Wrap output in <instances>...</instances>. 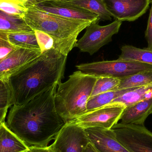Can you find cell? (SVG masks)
<instances>
[{
    "mask_svg": "<svg viewBox=\"0 0 152 152\" xmlns=\"http://www.w3.org/2000/svg\"><path fill=\"white\" fill-rule=\"evenodd\" d=\"M58 84L21 105H12L5 125L28 146L47 147L65 122L55 108Z\"/></svg>",
    "mask_w": 152,
    "mask_h": 152,
    "instance_id": "obj_1",
    "label": "cell"
},
{
    "mask_svg": "<svg viewBox=\"0 0 152 152\" xmlns=\"http://www.w3.org/2000/svg\"><path fill=\"white\" fill-rule=\"evenodd\" d=\"M67 56L54 49L40 57L7 79L12 105H21L61 82Z\"/></svg>",
    "mask_w": 152,
    "mask_h": 152,
    "instance_id": "obj_2",
    "label": "cell"
},
{
    "mask_svg": "<svg viewBox=\"0 0 152 152\" xmlns=\"http://www.w3.org/2000/svg\"><path fill=\"white\" fill-rule=\"evenodd\" d=\"M24 19L34 31H42L54 39V49L68 56L75 46L80 33L92 22L68 18L33 7L27 8Z\"/></svg>",
    "mask_w": 152,
    "mask_h": 152,
    "instance_id": "obj_3",
    "label": "cell"
},
{
    "mask_svg": "<svg viewBox=\"0 0 152 152\" xmlns=\"http://www.w3.org/2000/svg\"><path fill=\"white\" fill-rule=\"evenodd\" d=\"M98 77L80 70L58 85L54 103L56 110L65 123L71 122L87 112V104Z\"/></svg>",
    "mask_w": 152,
    "mask_h": 152,
    "instance_id": "obj_4",
    "label": "cell"
},
{
    "mask_svg": "<svg viewBox=\"0 0 152 152\" xmlns=\"http://www.w3.org/2000/svg\"><path fill=\"white\" fill-rule=\"evenodd\" d=\"M76 67L85 74L95 77L120 78L152 69V66L134 61L117 59L84 63Z\"/></svg>",
    "mask_w": 152,
    "mask_h": 152,
    "instance_id": "obj_5",
    "label": "cell"
},
{
    "mask_svg": "<svg viewBox=\"0 0 152 152\" xmlns=\"http://www.w3.org/2000/svg\"><path fill=\"white\" fill-rule=\"evenodd\" d=\"M121 24V21L117 20L103 26H100L98 22H92L86 28L85 34L77 40L75 47L82 52L93 55L111 42L113 36L118 33Z\"/></svg>",
    "mask_w": 152,
    "mask_h": 152,
    "instance_id": "obj_6",
    "label": "cell"
},
{
    "mask_svg": "<svg viewBox=\"0 0 152 152\" xmlns=\"http://www.w3.org/2000/svg\"><path fill=\"white\" fill-rule=\"evenodd\" d=\"M118 141L130 152H152V132L144 125L118 122L111 129Z\"/></svg>",
    "mask_w": 152,
    "mask_h": 152,
    "instance_id": "obj_7",
    "label": "cell"
},
{
    "mask_svg": "<svg viewBox=\"0 0 152 152\" xmlns=\"http://www.w3.org/2000/svg\"><path fill=\"white\" fill-rule=\"evenodd\" d=\"M26 7H33L68 18L91 22L100 21L98 15L70 3L68 0H42L28 4Z\"/></svg>",
    "mask_w": 152,
    "mask_h": 152,
    "instance_id": "obj_8",
    "label": "cell"
},
{
    "mask_svg": "<svg viewBox=\"0 0 152 152\" xmlns=\"http://www.w3.org/2000/svg\"><path fill=\"white\" fill-rule=\"evenodd\" d=\"M50 146L54 152H83L90 142L85 129L74 121L65 123Z\"/></svg>",
    "mask_w": 152,
    "mask_h": 152,
    "instance_id": "obj_9",
    "label": "cell"
},
{
    "mask_svg": "<svg viewBox=\"0 0 152 152\" xmlns=\"http://www.w3.org/2000/svg\"><path fill=\"white\" fill-rule=\"evenodd\" d=\"M125 109L119 105H107L86 112L73 121L85 129L91 128L111 129L119 121Z\"/></svg>",
    "mask_w": 152,
    "mask_h": 152,
    "instance_id": "obj_10",
    "label": "cell"
},
{
    "mask_svg": "<svg viewBox=\"0 0 152 152\" xmlns=\"http://www.w3.org/2000/svg\"><path fill=\"white\" fill-rule=\"evenodd\" d=\"M113 18L120 21H133L143 15L149 8L150 0H104Z\"/></svg>",
    "mask_w": 152,
    "mask_h": 152,
    "instance_id": "obj_11",
    "label": "cell"
},
{
    "mask_svg": "<svg viewBox=\"0 0 152 152\" xmlns=\"http://www.w3.org/2000/svg\"><path fill=\"white\" fill-rule=\"evenodd\" d=\"M42 54L41 50L18 49L0 59V80H7L29 65Z\"/></svg>",
    "mask_w": 152,
    "mask_h": 152,
    "instance_id": "obj_12",
    "label": "cell"
},
{
    "mask_svg": "<svg viewBox=\"0 0 152 152\" xmlns=\"http://www.w3.org/2000/svg\"><path fill=\"white\" fill-rule=\"evenodd\" d=\"M89 142L99 152H130L116 138L112 129H85Z\"/></svg>",
    "mask_w": 152,
    "mask_h": 152,
    "instance_id": "obj_13",
    "label": "cell"
},
{
    "mask_svg": "<svg viewBox=\"0 0 152 152\" xmlns=\"http://www.w3.org/2000/svg\"><path fill=\"white\" fill-rule=\"evenodd\" d=\"M152 114V96L124 109L121 117L122 124L144 125L145 120Z\"/></svg>",
    "mask_w": 152,
    "mask_h": 152,
    "instance_id": "obj_14",
    "label": "cell"
},
{
    "mask_svg": "<svg viewBox=\"0 0 152 152\" xmlns=\"http://www.w3.org/2000/svg\"><path fill=\"white\" fill-rule=\"evenodd\" d=\"M29 151L28 146L5 125L0 124V152H25Z\"/></svg>",
    "mask_w": 152,
    "mask_h": 152,
    "instance_id": "obj_15",
    "label": "cell"
},
{
    "mask_svg": "<svg viewBox=\"0 0 152 152\" xmlns=\"http://www.w3.org/2000/svg\"><path fill=\"white\" fill-rule=\"evenodd\" d=\"M152 96V83L128 91L113 100L107 105H119L126 108L149 98Z\"/></svg>",
    "mask_w": 152,
    "mask_h": 152,
    "instance_id": "obj_16",
    "label": "cell"
},
{
    "mask_svg": "<svg viewBox=\"0 0 152 152\" xmlns=\"http://www.w3.org/2000/svg\"><path fill=\"white\" fill-rule=\"evenodd\" d=\"M0 30L6 32H34L24 18L0 10Z\"/></svg>",
    "mask_w": 152,
    "mask_h": 152,
    "instance_id": "obj_17",
    "label": "cell"
},
{
    "mask_svg": "<svg viewBox=\"0 0 152 152\" xmlns=\"http://www.w3.org/2000/svg\"><path fill=\"white\" fill-rule=\"evenodd\" d=\"M9 42L18 49L41 50L35 32H7Z\"/></svg>",
    "mask_w": 152,
    "mask_h": 152,
    "instance_id": "obj_18",
    "label": "cell"
},
{
    "mask_svg": "<svg viewBox=\"0 0 152 152\" xmlns=\"http://www.w3.org/2000/svg\"><path fill=\"white\" fill-rule=\"evenodd\" d=\"M121 53L118 59L139 61L152 66V50L140 49L133 45L121 47Z\"/></svg>",
    "mask_w": 152,
    "mask_h": 152,
    "instance_id": "obj_19",
    "label": "cell"
},
{
    "mask_svg": "<svg viewBox=\"0 0 152 152\" xmlns=\"http://www.w3.org/2000/svg\"><path fill=\"white\" fill-rule=\"evenodd\" d=\"M120 83L116 90L137 88L152 83V68L140 71L134 75L120 77Z\"/></svg>",
    "mask_w": 152,
    "mask_h": 152,
    "instance_id": "obj_20",
    "label": "cell"
},
{
    "mask_svg": "<svg viewBox=\"0 0 152 152\" xmlns=\"http://www.w3.org/2000/svg\"><path fill=\"white\" fill-rule=\"evenodd\" d=\"M70 3L84 8L99 16L100 20H110L112 19L104 0H68Z\"/></svg>",
    "mask_w": 152,
    "mask_h": 152,
    "instance_id": "obj_21",
    "label": "cell"
},
{
    "mask_svg": "<svg viewBox=\"0 0 152 152\" xmlns=\"http://www.w3.org/2000/svg\"><path fill=\"white\" fill-rule=\"evenodd\" d=\"M135 88H136L113 90L90 97L87 104V112L96 110L108 105L120 96Z\"/></svg>",
    "mask_w": 152,
    "mask_h": 152,
    "instance_id": "obj_22",
    "label": "cell"
},
{
    "mask_svg": "<svg viewBox=\"0 0 152 152\" xmlns=\"http://www.w3.org/2000/svg\"><path fill=\"white\" fill-rule=\"evenodd\" d=\"M120 83L119 78L113 77H98L94 86L90 97L100 94L116 90Z\"/></svg>",
    "mask_w": 152,
    "mask_h": 152,
    "instance_id": "obj_23",
    "label": "cell"
},
{
    "mask_svg": "<svg viewBox=\"0 0 152 152\" xmlns=\"http://www.w3.org/2000/svg\"><path fill=\"white\" fill-rule=\"evenodd\" d=\"M26 4L18 0H0V10L24 18L27 10Z\"/></svg>",
    "mask_w": 152,
    "mask_h": 152,
    "instance_id": "obj_24",
    "label": "cell"
},
{
    "mask_svg": "<svg viewBox=\"0 0 152 152\" xmlns=\"http://www.w3.org/2000/svg\"><path fill=\"white\" fill-rule=\"evenodd\" d=\"M10 89L7 80H0V110L12 106Z\"/></svg>",
    "mask_w": 152,
    "mask_h": 152,
    "instance_id": "obj_25",
    "label": "cell"
},
{
    "mask_svg": "<svg viewBox=\"0 0 152 152\" xmlns=\"http://www.w3.org/2000/svg\"><path fill=\"white\" fill-rule=\"evenodd\" d=\"M34 32L42 53L45 51L54 49V39L51 36L42 31L35 30Z\"/></svg>",
    "mask_w": 152,
    "mask_h": 152,
    "instance_id": "obj_26",
    "label": "cell"
},
{
    "mask_svg": "<svg viewBox=\"0 0 152 152\" xmlns=\"http://www.w3.org/2000/svg\"><path fill=\"white\" fill-rule=\"evenodd\" d=\"M17 49L9 42L7 32L0 30V59Z\"/></svg>",
    "mask_w": 152,
    "mask_h": 152,
    "instance_id": "obj_27",
    "label": "cell"
},
{
    "mask_svg": "<svg viewBox=\"0 0 152 152\" xmlns=\"http://www.w3.org/2000/svg\"><path fill=\"white\" fill-rule=\"evenodd\" d=\"M152 6L148 19L147 28L145 32V37L148 44L147 49L152 50Z\"/></svg>",
    "mask_w": 152,
    "mask_h": 152,
    "instance_id": "obj_28",
    "label": "cell"
},
{
    "mask_svg": "<svg viewBox=\"0 0 152 152\" xmlns=\"http://www.w3.org/2000/svg\"><path fill=\"white\" fill-rule=\"evenodd\" d=\"M28 152H54L50 146L47 147H36L30 146L29 147Z\"/></svg>",
    "mask_w": 152,
    "mask_h": 152,
    "instance_id": "obj_29",
    "label": "cell"
},
{
    "mask_svg": "<svg viewBox=\"0 0 152 152\" xmlns=\"http://www.w3.org/2000/svg\"><path fill=\"white\" fill-rule=\"evenodd\" d=\"M8 108L0 110V124L5 121L8 113Z\"/></svg>",
    "mask_w": 152,
    "mask_h": 152,
    "instance_id": "obj_30",
    "label": "cell"
},
{
    "mask_svg": "<svg viewBox=\"0 0 152 152\" xmlns=\"http://www.w3.org/2000/svg\"><path fill=\"white\" fill-rule=\"evenodd\" d=\"M83 152H99L95 148L92 143L89 142L85 147Z\"/></svg>",
    "mask_w": 152,
    "mask_h": 152,
    "instance_id": "obj_31",
    "label": "cell"
},
{
    "mask_svg": "<svg viewBox=\"0 0 152 152\" xmlns=\"http://www.w3.org/2000/svg\"><path fill=\"white\" fill-rule=\"evenodd\" d=\"M18 1L23 2L25 3L26 5L27 4L30 3L34 2L37 1H42V0H18Z\"/></svg>",
    "mask_w": 152,
    "mask_h": 152,
    "instance_id": "obj_32",
    "label": "cell"
},
{
    "mask_svg": "<svg viewBox=\"0 0 152 152\" xmlns=\"http://www.w3.org/2000/svg\"><path fill=\"white\" fill-rule=\"evenodd\" d=\"M25 152H28V151Z\"/></svg>",
    "mask_w": 152,
    "mask_h": 152,
    "instance_id": "obj_33",
    "label": "cell"
},
{
    "mask_svg": "<svg viewBox=\"0 0 152 152\" xmlns=\"http://www.w3.org/2000/svg\"></svg>",
    "mask_w": 152,
    "mask_h": 152,
    "instance_id": "obj_34",
    "label": "cell"
}]
</instances>
